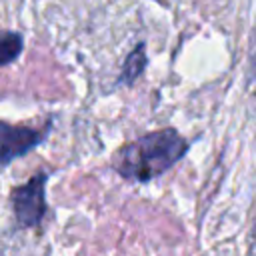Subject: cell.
<instances>
[{
  "instance_id": "cell-5",
  "label": "cell",
  "mask_w": 256,
  "mask_h": 256,
  "mask_svg": "<svg viewBox=\"0 0 256 256\" xmlns=\"http://www.w3.org/2000/svg\"><path fill=\"white\" fill-rule=\"evenodd\" d=\"M24 50V38L22 34L14 30H2L0 28V66L12 64Z\"/></svg>"
},
{
  "instance_id": "cell-2",
  "label": "cell",
  "mask_w": 256,
  "mask_h": 256,
  "mask_svg": "<svg viewBox=\"0 0 256 256\" xmlns=\"http://www.w3.org/2000/svg\"><path fill=\"white\" fill-rule=\"evenodd\" d=\"M46 172H36L28 182L16 186L10 194L12 212L20 228H36L46 216Z\"/></svg>"
},
{
  "instance_id": "cell-1",
  "label": "cell",
  "mask_w": 256,
  "mask_h": 256,
  "mask_svg": "<svg viewBox=\"0 0 256 256\" xmlns=\"http://www.w3.org/2000/svg\"><path fill=\"white\" fill-rule=\"evenodd\" d=\"M186 152V138L174 128H162L122 146L114 154L112 168L124 180L150 182L168 172Z\"/></svg>"
},
{
  "instance_id": "cell-6",
  "label": "cell",
  "mask_w": 256,
  "mask_h": 256,
  "mask_svg": "<svg viewBox=\"0 0 256 256\" xmlns=\"http://www.w3.org/2000/svg\"><path fill=\"white\" fill-rule=\"evenodd\" d=\"M256 80V26L250 38V48H248V82Z\"/></svg>"
},
{
  "instance_id": "cell-3",
  "label": "cell",
  "mask_w": 256,
  "mask_h": 256,
  "mask_svg": "<svg viewBox=\"0 0 256 256\" xmlns=\"http://www.w3.org/2000/svg\"><path fill=\"white\" fill-rule=\"evenodd\" d=\"M50 126L46 128H32L20 124L0 122V166H8L16 158L34 150L48 134Z\"/></svg>"
},
{
  "instance_id": "cell-4",
  "label": "cell",
  "mask_w": 256,
  "mask_h": 256,
  "mask_svg": "<svg viewBox=\"0 0 256 256\" xmlns=\"http://www.w3.org/2000/svg\"><path fill=\"white\" fill-rule=\"evenodd\" d=\"M146 64H148L146 44L140 42V44H136V46L130 50V54L126 56V60H124V64H122V72H120V76H118V84H122V86H132V84L142 76Z\"/></svg>"
}]
</instances>
